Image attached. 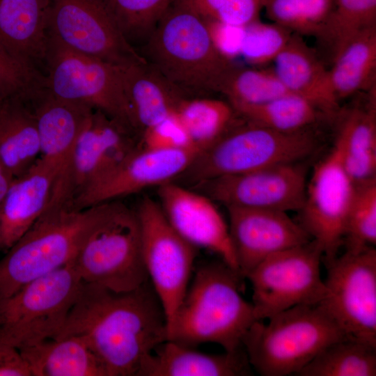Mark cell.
Returning a JSON list of instances; mask_svg holds the SVG:
<instances>
[{
  "mask_svg": "<svg viewBox=\"0 0 376 376\" xmlns=\"http://www.w3.org/2000/svg\"><path fill=\"white\" fill-rule=\"evenodd\" d=\"M81 338L107 376H138L144 359L167 340L166 318L149 280L127 292L82 283L60 333Z\"/></svg>",
  "mask_w": 376,
  "mask_h": 376,
  "instance_id": "obj_1",
  "label": "cell"
},
{
  "mask_svg": "<svg viewBox=\"0 0 376 376\" xmlns=\"http://www.w3.org/2000/svg\"><path fill=\"white\" fill-rule=\"evenodd\" d=\"M141 48L147 63L186 98L221 93L237 65L217 48L207 20L173 2Z\"/></svg>",
  "mask_w": 376,
  "mask_h": 376,
  "instance_id": "obj_2",
  "label": "cell"
},
{
  "mask_svg": "<svg viewBox=\"0 0 376 376\" xmlns=\"http://www.w3.org/2000/svg\"><path fill=\"white\" fill-rule=\"evenodd\" d=\"M242 278L222 260L198 267L167 324V340L189 347L216 343L228 352L242 349L245 334L258 320L241 294Z\"/></svg>",
  "mask_w": 376,
  "mask_h": 376,
  "instance_id": "obj_3",
  "label": "cell"
},
{
  "mask_svg": "<svg viewBox=\"0 0 376 376\" xmlns=\"http://www.w3.org/2000/svg\"><path fill=\"white\" fill-rule=\"evenodd\" d=\"M109 201L84 209L52 203L0 259V299L71 263Z\"/></svg>",
  "mask_w": 376,
  "mask_h": 376,
  "instance_id": "obj_4",
  "label": "cell"
},
{
  "mask_svg": "<svg viewBox=\"0 0 376 376\" xmlns=\"http://www.w3.org/2000/svg\"><path fill=\"white\" fill-rule=\"evenodd\" d=\"M256 321L242 340L249 362L262 376L297 375L324 347L348 337L318 303L297 305Z\"/></svg>",
  "mask_w": 376,
  "mask_h": 376,
  "instance_id": "obj_5",
  "label": "cell"
},
{
  "mask_svg": "<svg viewBox=\"0 0 376 376\" xmlns=\"http://www.w3.org/2000/svg\"><path fill=\"white\" fill-rule=\"evenodd\" d=\"M245 121L237 127L233 124L214 143L199 151L179 178L194 186L219 177L302 162L320 147L309 128L283 132Z\"/></svg>",
  "mask_w": 376,
  "mask_h": 376,
  "instance_id": "obj_6",
  "label": "cell"
},
{
  "mask_svg": "<svg viewBox=\"0 0 376 376\" xmlns=\"http://www.w3.org/2000/svg\"><path fill=\"white\" fill-rule=\"evenodd\" d=\"M72 263L83 282L114 292L131 291L148 281L136 210L109 201Z\"/></svg>",
  "mask_w": 376,
  "mask_h": 376,
  "instance_id": "obj_7",
  "label": "cell"
},
{
  "mask_svg": "<svg viewBox=\"0 0 376 376\" xmlns=\"http://www.w3.org/2000/svg\"><path fill=\"white\" fill-rule=\"evenodd\" d=\"M82 283L71 262L1 298L0 341L19 350L56 338Z\"/></svg>",
  "mask_w": 376,
  "mask_h": 376,
  "instance_id": "obj_8",
  "label": "cell"
},
{
  "mask_svg": "<svg viewBox=\"0 0 376 376\" xmlns=\"http://www.w3.org/2000/svg\"><path fill=\"white\" fill-rule=\"evenodd\" d=\"M44 64V90L100 110L140 136L125 93L121 65L72 50L50 33Z\"/></svg>",
  "mask_w": 376,
  "mask_h": 376,
  "instance_id": "obj_9",
  "label": "cell"
},
{
  "mask_svg": "<svg viewBox=\"0 0 376 376\" xmlns=\"http://www.w3.org/2000/svg\"><path fill=\"white\" fill-rule=\"evenodd\" d=\"M323 253L310 242L276 253L258 264L245 278L250 281L252 304L258 320L300 304H316L325 296L320 276Z\"/></svg>",
  "mask_w": 376,
  "mask_h": 376,
  "instance_id": "obj_10",
  "label": "cell"
},
{
  "mask_svg": "<svg viewBox=\"0 0 376 376\" xmlns=\"http://www.w3.org/2000/svg\"><path fill=\"white\" fill-rule=\"evenodd\" d=\"M326 294L319 303L350 338L376 346V250L345 251L324 260Z\"/></svg>",
  "mask_w": 376,
  "mask_h": 376,
  "instance_id": "obj_11",
  "label": "cell"
},
{
  "mask_svg": "<svg viewBox=\"0 0 376 376\" xmlns=\"http://www.w3.org/2000/svg\"><path fill=\"white\" fill-rule=\"evenodd\" d=\"M135 210L143 263L164 308L167 327L191 281L196 248L173 229L152 198H142Z\"/></svg>",
  "mask_w": 376,
  "mask_h": 376,
  "instance_id": "obj_12",
  "label": "cell"
},
{
  "mask_svg": "<svg viewBox=\"0 0 376 376\" xmlns=\"http://www.w3.org/2000/svg\"><path fill=\"white\" fill-rule=\"evenodd\" d=\"M49 33L72 50L114 65L146 61L105 0H52Z\"/></svg>",
  "mask_w": 376,
  "mask_h": 376,
  "instance_id": "obj_13",
  "label": "cell"
},
{
  "mask_svg": "<svg viewBox=\"0 0 376 376\" xmlns=\"http://www.w3.org/2000/svg\"><path fill=\"white\" fill-rule=\"evenodd\" d=\"M356 184L346 172L338 148L315 167L307 181L299 224L322 249V260L338 254Z\"/></svg>",
  "mask_w": 376,
  "mask_h": 376,
  "instance_id": "obj_14",
  "label": "cell"
},
{
  "mask_svg": "<svg viewBox=\"0 0 376 376\" xmlns=\"http://www.w3.org/2000/svg\"><path fill=\"white\" fill-rule=\"evenodd\" d=\"M140 136L100 110L94 109L77 137L56 190L74 198L107 174L139 145Z\"/></svg>",
  "mask_w": 376,
  "mask_h": 376,
  "instance_id": "obj_15",
  "label": "cell"
},
{
  "mask_svg": "<svg viewBox=\"0 0 376 376\" xmlns=\"http://www.w3.org/2000/svg\"><path fill=\"white\" fill-rule=\"evenodd\" d=\"M307 171L302 162L279 164L222 176L197 184L195 189L226 207L299 210L303 205Z\"/></svg>",
  "mask_w": 376,
  "mask_h": 376,
  "instance_id": "obj_16",
  "label": "cell"
},
{
  "mask_svg": "<svg viewBox=\"0 0 376 376\" xmlns=\"http://www.w3.org/2000/svg\"><path fill=\"white\" fill-rule=\"evenodd\" d=\"M198 152L196 148L159 150L139 143L113 170L78 194L72 205L81 210L173 181L187 170Z\"/></svg>",
  "mask_w": 376,
  "mask_h": 376,
  "instance_id": "obj_17",
  "label": "cell"
},
{
  "mask_svg": "<svg viewBox=\"0 0 376 376\" xmlns=\"http://www.w3.org/2000/svg\"><path fill=\"white\" fill-rule=\"evenodd\" d=\"M237 269L243 278L269 256L312 239L286 212L226 207Z\"/></svg>",
  "mask_w": 376,
  "mask_h": 376,
  "instance_id": "obj_18",
  "label": "cell"
},
{
  "mask_svg": "<svg viewBox=\"0 0 376 376\" xmlns=\"http://www.w3.org/2000/svg\"><path fill=\"white\" fill-rule=\"evenodd\" d=\"M157 194L165 217L182 238L216 253L238 272L228 224L214 201L173 181L158 187Z\"/></svg>",
  "mask_w": 376,
  "mask_h": 376,
  "instance_id": "obj_19",
  "label": "cell"
},
{
  "mask_svg": "<svg viewBox=\"0 0 376 376\" xmlns=\"http://www.w3.org/2000/svg\"><path fill=\"white\" fill-rule=\"evenodd\" d=\"M65 168L40 156L13 180L0 207V251H7L42 215Z\"/></svg>",
  "mask_w": 376,
  "mask_h": 376,
  "instance_id": "obj_20",
  "label": "cell"
},
{
  "mask_svg": "<svg viewBox=\"0 0 376 376\" xmlns=\"http://www.w3.org/2000/svg\"><path fill=\"white\" fill-rule=\"evenodd\" d=\"M52 0H0V45L37 68L49 38Z\"/></svg>",
  "mask_w": 376,
  "mask_h": 376,
  "instance_id": "obj_21",
  "label": "cell"
},
{
  "mask_svg": "<svg viewBox=\"0 0 376 376\" xmlns=\"http://www.w3.org/2000/svg\"><path fill=\"white\" fill-rule=\"evenodd\" d=\"M251 370L243 348L213 354L166 340L146 357L138 376H242Z\"/></svg>",
  "mask_w": 376,
  "mask_h": 376,
  "instance_id": "obj_22",
  "label": "cell"
},
{
  "mask_svg": "<svg viewBox=\"0 0 376 376\" xmlns=\"http://www.w3.org/2000/svg\"><path fill=\"white\" fill-rule=\"evenodd\" d=\"M26 100L35 116L40 156L66 167L74 144L94 109L57 97L42 88Z\"/></svg>",
  "mask_w": 376,
  "mask_h": 376,
  "instance_id": "obj_23",
  "label": "cell"
},
{
  "mask_svg": "<svg viewBox=\"0 0 376 376\" xmlns=\"http://www.w3.org/2000/svg\"><path fill=\"white\" fill-rule=\"evenodd\" d=\"M272 63L275 74L290 93L309 100L323 112L335 110L338 101L329 70L300 36L292 34Z\"/></svg>",
  "mask_w": 376,
  "mask_h": 376,
  "instance_id": "obj_24",
  "label": "cell"
},
{
  "mask_svg": "<svg viewBox=\"0 0 376 376\" xmlns=\"http://www.w3.org/2000/svg\"><path fill=\"white\" fill-rule=\"evenodd\" d=\"M125 93L140 134L173 115L185 97L146 61L121 65Z\"/></svg>",
  "mask_w": 376,
  "mask_h": 376,
  "instance_id": "obj_25",
  "label": "cell"
},
{
  "mask_svg": "<svg viewBox=\"0 0 376 376\" xmlns=\"http://www.w3.org/2000/svg\"><path fill=\"white\" fill-rule=\"evenodd\" d=\"M40 156L34 114L22 97L0 99V162L15 179Z\"/></svg>",
  "mask_w": 376,
  "mask_h": 376,
  "instance_id": "obj_26",
  "label": "cell"
},
{
  "mask_svg": "<svg viewBox=\"0 0 376 376\" xmlns=\"http://www.w3.org/2000/svg\"><path fill=\"white\" fill-rule=\"evenodd\" d=\"M19 350L31 376H107L102 363L78 336L47 339Z\"/></svg>",
  "mask_w": 376,
  "mask_h": 376,
  "instance_id": "obj_27",
  "label": "cell"
},
{
  "mask_svg": "<svg viewBox=\"0 0 376 376\" xmlns=\"http://www.w3.org/2000/svg\"><path fill=\"white\" fill-rule=\"evenodd\" d=\"M366 109H354L342 123L334 145L351 179L359 184L376 178L375 88Z\"/></svg>",
  "mask_w": 376,
  "mask_h": 376,
  "instance_id": "obj_28",
  "label": "cell"
},
{
  "mask_svg": "<svg viewBox=\"0 0 376 376\" xmlns=\"http://www.w3.org/2000/svg\"><path fill=\"white\" fill-rule=\"evenodd\" d=\"M329 70L333 93L338 101L375 87L376 27L361 33L332 61Z\"/></svg>",
  "mask_w": 376,
  "mask_h": 376,
  "instance_id": "obj_29",
  "label": "cell"
},
{
  "mask_svg": "<svg viewBox=\"0 0 376 376\" xmlns=\"http://www.w3.org/2000/svg\"><path fill=\"white\" fill-rule=\"evenodd\" d=\"M296 375L375 376L376 346L352 338L331 343Z\"/></svg>",
  "mask_w": 376,
  "mask_h": 376,
  "instance_id": "obj_30",
  "label": "cell"
},
{
  "mask_svg": "<svg viewBox=\"0 0 376 376\" xmlns=\"http://www.w3.org/2000/svg\"><path fill=\"white\" fill-rule=\"evenodd\" d=\"M231 106L244 120L283 132L308 129L322 112L309 100L294 94L258 104Z\"/></svg>",
  "mask_w": 376,
  "mask_h": 376,
  "instance_id": "obj_31",
  "label": "cell"
},
{
  "mask_svg": "<svg viewBox=\"0 0 376 376\" xmlns=\"http://www.w3.org/2000/svg\"><path fill=\"white\" fill-rule=\"evenodd\" d=\"M235 114L230 103L210 97L185 99L175 111L198 151L219 139L233 124Z\"/></svg>",
  "mask_w": 376,
  "mask_h": 376,
  "instance_id": "obj_32",
  "label": "cell"
},
{
  "mask_svg": "<svg viewBox=\"0 0 376 376\" xmlns=\"http://www.w3.org/2000/svg\"><path fill=\"white\" fill-rule=\"evenodd\" d=\"M376 27V0H335L332 13L316 36L333 61L364 31Z\"/></svg>",
  "mask_w": 376,
  "mask_h": 376,
  "instance_id": "obj_33",
  "label": "cell"
},
{
  "mask_svg": "<svg viewBox=\"0 0 376 376\" xmlns=\"http://www.w3.org/2000/svg\"><path fill=\"white\" fill-rule=\"evenodd\" d=\"M231 105L262 104L292 94L273 68H242L236 65L226 79L221 91Z\"/></svg>",
  "mask_w": 376,
  "mask_h": 376,
  "instance_id": "obj_34",
  "label": "cell"
},
{
  "mask_svg": "<svg viewBox=\"0 0 376 376\" xmlns=\"http://www.w3.org/2000/svg\"><path fill=\"white\" fill-rule=\"evenodd\" d=\"M335 0H264L273 23L290 32L317 36L329 18Z\"/></svg>",
  "mask_w": 376,
  "mask_h": 376,
  "instance_id": "obj_35",
  "label": "cell"
},
{
  "mask_svg": "<svg viewBox=\"0 0 376 376\" xmlns=\"http://www.w3.org/2000/svg\"><path fill=\"white\" fill-rule=\"evenodd\" d=\"M127 40L142 47L174 0H105Z\"/></svg>",
  "mask_w": 376,
  "mask_h": 376,
  "instance_id": "obj_36",
  "label": "cell"
},
{
  "mask_svg": "<svg viewBox=\"0 0 376 376\" xmlns=\"http://www.w3.org/2000/svg\"><path fill=\"white\" fill-rule=\"evenodd\" d=\"M343 244L351 252L376 244V178L356 184Z\"/></svg>",
  "mask_w": 376,
  "mask_h": 376,
  "instance_id": "obj_37",
  "label": "cell"
},
{
  "mask_svg": "<svg viewBox=\"0 0 376 376\" xmlns=\"http://www.w3.org/2000/svg\"><path fill=\"white\" fill-rule=\"evenodd\" d=\"M291 36L279 25L257 20L244 26L240 55L255 67H263L272 63Z\"/></svg>",
  "mask_w": 376,
  "mask_h": 376,
  "instance_id": "obj_38",
  "label": "cell"
},
{
  "mask_svg": "<svg viewBox=\"0 0 376 376\" xmlns=\"http://www.w3.org/2000/svg\"><path fill=\"white\" fill-rule=\"evenodd\" d=\"M264 0H174L207 21L243 27L259 20Z\"/></svg>",
  "mask_w": 376,
  "mask_h": 376,
  "instance_id": "obj_39",
  "label": "cell"
},
{
  "mask_svg": "<svg viewBox=\"0 0 376 376\" xmlns=\"http://www.w3.org/2000/svg\"><path fill=\"white\" fill-rule=\"evenodd\" d=\"M43 74L15 58L0 45V99H27L42 88Z\"/></svg>",
  "mask_w": 376,
  "mask_h": 376,
  "instance_id": "obj_40",
  "label": "cell"
},
{
  "mask_svg": "<svg viewBox=\"0 0 376 376\" xmlns=\"http://www.w3.org/2000/svg\"><path fill=\"white\" fill-rule=\"evenodd\" d=\"M139 143L145 148L159 150L196 148L175 112L161 123L145 130Z\"/></svg>",
  "mask_w": 376,
  "mask_h": 376,
  "instance_id": "obj_41",
  "label": "cell"
},
{
  "mask_svg": "<svg viewBox=\"0 0 376 376\" xmlns=\"http://www.w3.org/2000/svg\"><path fill=\"white\" fill-rule=\"evenodd\" d=\"M0 376H31L19 350L0 341Z\"/></svg>",
  "mask_w": 376,
  "mask_h": 376,
  "instance_id": "obj_42",
  "label": "cell"
},
{
  "mask_svg": "<svg viewBox=\"0 0 376 376\" xmlns=\"http://www.w3.org/2000/svg\"><path fill=\"white\" fill-rule=\"evenodd\" d=\"M13 180L0 162V207Z\"/></svg>",
  "mask_w": 376,
  "mask_h": 376,
  "instance_id": "obj_43",
  "label": "cell"
}]
</instances>
